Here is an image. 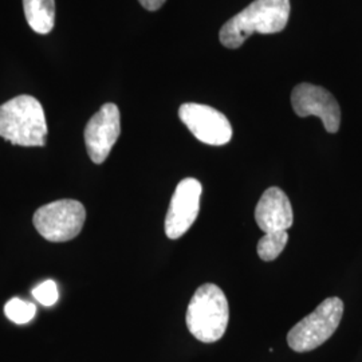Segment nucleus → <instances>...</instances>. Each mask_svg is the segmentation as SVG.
<instances>
[{
    "mask_svg": "<svg viewBox=\"0 0 362 362\" xmlns=\"http://www.w3.org/2000/svg\"><path fill=\"white\" fill-rule=\"evenodd\" d=\"M139 1L148 11H156L165 3V0H139Z\"/></svg>",
    "mask_w": 362,
    "mask_h": 362,
    "instance_id": "nucleus-15",
    "label": "nucleus"
},
{
    "mask_svg": "<svg viewBox=\"0 0 362 362\" xmlns=\"http://www.w3.org/2000/svg\"><path fill=\"white\" fill-rule=\"evenodd\" d=\"M0 137L13 145L45 146L47 122L37 98L23 94L0 105Z\"/></svg>",
    "mask_w": 362,
    "mask_h": 362,
    "instance_id": "nucleus-2",
    "label": "nucleus"
},
{
    "mask_svg": "<svg viewBox=\"0 0 362 362\" xmlns=\"http://www.w3.org/2000/svg\"><path fill=\"white\" fill-rule=\"evenodd\" d=\"M187 326L191 334L204 344H212L224 336L230 321V306L219 286L202 285L187 309Z\"/></svg>",
    "mask_w": 362,
    "mask_h": 362,
    "instance_id": "nucleus-3",
    "label": "nucleus"
},
{
    "mask_svg": "<svg viewBox=\"0 0 362 362\" xmlns=\"http://www.w3.org/2000/svg\"><path fill=\"white\" fill-rule=\"evenodd\" d=\"M33 297L35 298L38 302H40L43 306H52L58 298H59V293H58V287L57 284L49 279L42 282L40 285L37 286L33 290Z\"/></svg>",
    "mask_w": 362,
    "mask_h": 362,
    "instance_id": "nucleus-14",
    "label": "nucleus"
},
{
    "mask_svg": "<svg viewBox=\"0 0 362 362\" xmlns=\"http://www.w3.org/2000/svg\"><path fill=\"white\" fill-rule=\"evenodd\" d=\"M27 23L37 34H49L55 23V0H23Z\"/></svg>",
    "mask_w": 362,
    "mask_h": 362,
    "instance_id": "nucleus-11",
    "label": "nucleus"
},
{
    "mask_svg": "<svg viewBox=\"0 0 362 362\" xmlns=\"http://www.w3.org/2000/svg\"><path fill=\"white\" fill-rule=\"evenodd\" d=\"M255 220L264 233L287 231L294 223V214L287 194L278 187L264 191L255 208Z\"/></svg>",
    "mask_w": 362,
    "mask_h": 362,
    "instance_id": "nucleus-10",
    "label": "nucleus"
},
{
    "mask_svg": "<svg viewBox=\"0 0 362 362\" xmlns=\"http://www.w3.org/2000/svg\"><path fill=\"white\" fill-rule=\"evenodd\" d=\"M85 220V207L77 200L65 199L37 209L33 221L42 238L49 242L61 243L77 238Z\"/></svg>",
    "mask_w": 362,
    "mask_h": 362,
    "instance_id": "nucleus-5",
    "label": "nucleus"
},
{
    "mask_svg": "<svg viewBox=\"0 0 362 362\" xmlns=\"http://www.w3.org/2000/svg\"><path fill=\"white\" fill-rule=\"evenodd\" d=\"M179 117L181 122L202 143L221 146L233 139V127L228 118L208 105L194 103L181 105Z\"/></svg>",
    "mask_w": 362,
    "mask_h": 362,
    "instance_id": "nucleus-6",
    "label": "nucleus"
},
{
    "mask_svg": "<svg viewBox=\"0 0 362 362\" xmlns=\"http://www.w3.org/2000/svg\"><path fill=\"white\" fill-rule=\"evenodd\" d=\"M344 302L332 297L299 321L287 334L288 346L298 353L317 349L334 334L342 320Z\"/></svg>",
    "mask_w": 362,
    "mask_h": 362,
    "instance_id": "nucleus-4",
    "label": "nucleus"
},
{
    "mask_svg": "<svg viewBox=\"0 0 362 362\" xmlns=\"http://www.w3.org/2000/svg\"><path fill=\"white\" fill-rule=\"evenodd\" d=\"M121 133V117L115 104H105L85 128V144L93 163L103 164Z\"/></svg>",
    "mask_w": 362,
    "mask_h": 362,
    "instance_id": "nucleus-9",
    "label": "nucleus"
},
{
    "mask_svg": "<svg viewBox=\"0 0 362 362\" xmlns=\"http://www.w3.org/2000/svg\"><path fill=\"white\" fill-rule=\"evenodd\" d=\"M291 105L299 117L321 118L325 129L337 133L341 125V109L334 95L321 86L299 83L291 93Z\"/></svg>",
    "mask_w": 362,
    "mask_h": 362,
    "instance_id": "nucleus-8",
    "label": "nucleus"
},
{
    "mask_svg": "<svg viewBox=\"0 0 362 362\" xmlns=\"http://www.w3.org/2000/svg\"><path fill=\"white\" fill-rule=\"evenodd\" d=\"M288 240L287 231H278V233H264V236L258 242L259 258L264 262H272L278 258Z\"/></svg>",
    "mask_w": 362,
    "mask_h": 362,
    "instance_id": "nucleus-12",
    "label": "nucleus"
},
{
    "mask_svg": "<svg viewBox=\"0 0 362 362\" xmlns=\"http://www.w3.org/2000/svg\"><path fill=\"white\" fill-rule=\"evenodd\" d=\"M37 313V306L34 303L26 302L21 298L10 299L4 306L6 317L13 324L25 325L30 322Z\"/></svg>",
    "mask_w": 362,
    "mask_h": 362,
    "instance_id": "nucleus-13",
    "label": "nucleus"
},
{
    "mask_svg": "<svg viewBox=\"0 0 362 362\" xmlns=\"http://www.w3.org/2000/svg\"><path fill=\"white\" fill-rule=\"evenodd\" d=\"M202 192L200 181L192 177L177 184L165 216V233L169 239H179L192 227L200 211Z\"/></svg>",
    "mask_w": 362,
    "mask_h": 362,
    "instance_id": "nucleus-7",
    "label": "nucleus"
},
{
    "mask_svg": "<svg viewBox=\"0 0 362 362\" xmlns=\"http://www.w3.org/2000/svg\"><path fill=\"white\" fill-rule=\"evenodd\" d=\"M290 11V0H254L221 27L220 42L227 49H238L255 33H281L287 26Z\"/></svg>",
    "mask_w": 362,
    "mask_h": 362,
    "instance_id": "nucleus-1",
    "label": "nucleus"
}]
</instances>
